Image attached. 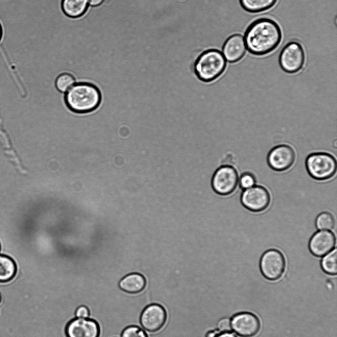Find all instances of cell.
I'll return each instance as SVG.
<instances>
[{
    "instance_id": "obj_1",
    "label": "cell",
    "mask_w": 337,
    "mask_h": 337,
    "mask_svg": "<svg viewBox=\"0 0 337 337\" xmlns=\"http://www.w3.org/2000/svg\"><path fill=\"white\" fill-rule=\"evenodd\" d=\"M282 37L279 25L268 18H260L253 21L244 33V41L248 51L256 56H262L274 50Z\"/></svg>"
},
{
    "instance_id": "obj_2",
    "label": "cell",
    "mask_w": 337,
    "mask_h": 337,
    "mask_svg": "<svg viewBox=\"0 0 337 337\" xmlns=\"http://www.w3.org/2000/svg\"><path fill=\"white\" fill-rule=\"evenodd\" d=\"M65 101L72 111L84 114L95 110L101 101V94L95 85L80 83L73 85L66 93Z\"/></svg>"
},
{
    "instance_id": "obj_3",
    "label": "cell",
    "mask_w": 337,
    "mask_h": 337,
    "mask_svg": "<svg viewBox=\"0 0 337 337\" xmlns=\"http://www.w3.org/2000/svg\"><path fill=\"white\" fill-rule=\"evenodd\" d=\"M226 66V61L222 51L210 49L203 52L197 58L193 71L199 80L210 82L221 75Z\"/></svg>"
},
{
    "instance_id": "obj_4",
    "label": "cell",
    "mask_w": 337,
    "mask_h": 337,
    "mask_svg": "<svg viewBox=\"0 0 337 337\" xmlns=\"http://www.w3.org/2000/svg\"><path fill=\"white\" fill-rule=\"evenodd\" d=\"M305 166L311 177L318 180H326L335 175L337 164L336 159L330 154L316 152L307 157Z\"/></svg>"
},
{
    "instance_id": "obj_5",
    "label": "cell",
    "mask_w": 337,
    "mask_h": 337,
    "mask_svg": "<svg viewBox=\"0 0 337 337\" xmlns=\"http://www.w3.org/2000/svg\"><path fill=\"white\" fill-rule=\"evenodd\" d=\"M305 62V53L302 45L292 41L282 49L279 56L281 69L288 73H295L300 71Z\"/></svg>"
},
{
    "instance_id": "obj_6",
    "label": "cell",
    "mask_w": 337,
    "mask_h": 337,
    "mask_svg": "<svg viewBox=\"0 0 337 337\" xmlns=\"http://www.w3.org/2000/svg\"><path fill=\"white\" fill-rule=\"evenodd\" d=\"M239 180L236 169L230 165L219 167L214 172L211 184L218 194L223 196L231 194L237 186Z\"/></svg>"
},
{
    "instance_id": "obj_7",
    "label": "cell",
    "mask_w": 337,
    "mask_h": 337,
    "mask_svg": "<svg viewBox=\"0 0 337 337\" xmlns=\"http://www.w3.org/2000/svg\"><path fill=\"white\" fill-rule=\"evenodd\" d=\"M286 262L283 254L276 249H269L261 256L260 268L262 275L267 279L275 281L283 274Z\"/></svg>"
},
{
    "instance_id": "obj_8",
    "label": "cell",
    "mask_w": 337,
    "mask_h": 337,
    "mask_svg": "<svg viewBox=\"0 0 337 337\" xmlns=\"http://www.w3.org/2000/svg\"><path fill=\"white\" fill-rule=\"evenodd\" d=\"M240 201L242 205L253 212H261L267 208L270 196L267 190L262 186L255 185L242 191Z\"/></svg>"
},
{
    "instance_id": "obj_9",
    "label": "cell",
    "mask_w": 337,
    "mask_h": 337,
    "mask_svg": "<svg viewBox=\"0 0 337 337\" xmlns=\"http://www.w3.org/2000/svg\"><path fill=\"white\" fill-rule=\"evenodd\" d=\"M167 320L165 308L158 303L148 304L142 311L140 318L141 326L148 332L160 330Z\"/></svg>"
},
{
    "instance_id": "obj_10",
    "label": "cell",
    "mask_w": 337,
    "mask_h": 337,
    "mask_svg": "<svg viewBox=\"0 0 337 337\" xmlns=\"http://www.w3.org/2000/svg\"><path fill=\"white\" fill-rule=\"evenodd\" d=\"M295 152L289 145H277L269 152L267 157L268 166L273 170L283 171L290 168L295 160Z\"/></svg>"
},
{
    "instance_id": "obj_11",
    "label": "cell",
    "mask_w": 337,
    "mask_h": 337,
    "mask_svg": "<svg viewBox=\"0 0 337 337\" xmlns=\"http://www.w3.org/2000/svg\"><path fill=\"white\" fill-rule=\"evenodd\" d=\"M233 331L241 337H252L259 332L260 322L254 314L243 312L235 314L231 319Z\"/></svg>"
},
{
    "instance_id": "obj_12",
    "label": "cell",
    "mask_w": 337,
    "mask_h": 337,
    "mask_svg": "<svg viewBox=\"0 0 337 337\" xmlns=\"http://www.w3.org/2000/svg\"><path fill=\"white\" fill-rule=\"evenodd\" d=\"M336 245V237L329 230H319L311 237L309 242V249L315 256L322 257L332 250Z\"/></svg>"
},
{
    "instance_id": "obj_13",
    "label": "cell",
    "mask_w": 337,
    "mask_h": 337,
    "mask_svg": "<svg viewBox=\"0 0 337 337\" xmlns=\"http://www.w3.org/2000/svg\"><path fill=\"white\" fill-rule=\"evenodd\" d=\"M66 332L68 337H98L99 328L92 319L75 318L67 324Z\"/></svg>"
},
{
    "instance_id": "obj_14",
    "label": "cell",
    "mask_w": 337,
    "mask_h": 337,
    "mask_svg": "<svg viewBox=\"0 0 337 337\" xmlns=\"http://www.w3.org/2000/svg\"><path fill=\"white\" fill-rule=\"evenodd\" d=\"M246 51L244 39L240 34L229 36L225 41L222 49L225 58L229 63L240 61L244 56Z\"/></svg>"
},
{
    "instance_id": "obj_15",
    "label": "cell",
    "mask_w": 337,
    "mask_h": 337,
    "mask_svg": "<svg viewBox=\"0 0 337 337\" xmlns=\"http://www.w3.org/2000/svg\"><path fill=\"white\" fill-rule=\"evenodd\" d=\"M147 280L145 276L140 272L129 273L122 278L119 282L120 288L130 294H137L146 288Z\"/></svg>"
},
{
    "instance_id": "obj_16",
    "label": "cell",
    "mask_w": 337,
    "mask_h": 337,
    "mask_svg": "<svg viewBox=\"0 0 337 337\" xmlns=\"http://www.w3.org/2000/svg\"><path fill=\"white\" fill-rule=\"evenodd\" d=\"M61 8L68 17L76 18L83 15L88 7V0H62Z\"/></svg>"
},
{
    "instance_id": "obj_17",
    "label": "cell",
    "mask_w": 337,
    "mask_h": 337,
    "mask_svg": "<svg viewBox=\"0 0 337 337\" xmlns=\"http://www.w3.org/2000/svg\"><path fill=\"white\" fill-rule=\"evenodd\" d=\"M242 8L250 13H259L269 9L277 0H239Z\"/></svg>"
},
{
    "instance_id": "obj_18",
    "label": "cell",
    "mask_w": 337,
    "mask_h": 337,
    "mask_svg": "<svg viewBox=\"0 0 337 337\" xmlns=\"http://www.w3.org/2000/svg\"><path fill=\"white\" fill-rule=\"evenodd\" d=\"M16 271L14 261L9 257L0 254V282L8 281L14 276Z\"/></svg>"
},
{
    "instance_id": "obj_19",
    "label": "cell",
    "mask_w": 337,
    "mask_h": 337,
    "mask_svg": "<svg viewBox=\"0 0 337 337\" xmlns=\"http://www.w3.org/2000/svg\"><path fill=\"white\" fill-rule=\"evenodd\" d=\"M321 266L327 274L336 275L337 273V250L334 249L322 256Z\"/></svg>"
},
{
    "instance_id": "obj_20",
    "label": "cell",
    "mask_w": 337,
    "mask_h": 337,
    "mask_svg": "<svg viewBox=\"0 0 337 337\" xmlns=\"http://www.w3.org/2000/svg\"><path fill=\"white\" fill-rule=\"evenodd\" d=\"M335 221L333 215L329 212L320 213L316 217L315 225L319 230H329L334 227Z\"/></svg>"
},
{
    "instance_id": "obj_21",
    "label": "cell",
    "mask_w": 337,
    "mask_h": 337,
    "mask_svg": "<svg viewBox=\"0 0 337 337\" xmlns=\"http://www.w3.org/2000/svg\"><path fill=\"white\" fill-rule=\"evenodd\" d=\"M75 81L72 75L67 73H63L57 78L55 81L56 87L60 91L64 92L74 85Z\"/></svg>"
},
{
    "instance_id": "obj_22",
    "label": "cell",
    "mask_w": 337,
    "mask_h": 337,
    "mask_svg": "<svg viewBox=\"0 0 337 337\" xmlns=\"http://www.w3.org/2000/svg\"><path fill=\"white\" fill-rule=\"evenodd\" d=\"M121 337H148L142 327L138 325H131L126 327L122 332Z\"/></svg>"
},
{
    "instance_id": "obj_23",
    "label": "cell",
    "mask_w": 337,
    "mask_h": 337,
    "mask_svg": "<svg viewBox=\"0 0 337 337\" xmlns=\"http://www.w3.org/2000/svg\"><path fill=\"white\" fill-rule=\"evenodd\" d=\"M256 178L250 172L243 173L239 178L240 187L243 190L248 189L255 185Z\"/></svg>"
},
{
    "instance_id": "obj_24",
    "label": "cell",
    "mask_w": 337,
    "mask_h": 337,
    "mask_svg": "<svg viewBox=\"0 0 337 337\" xmlns=\"http://www.w3.org/2000/svg\"><path fill=\"white\" fill-rule=\"evenodd\" d=\"M217 328L221 333L231 332V319L226 316L222 317L218 321Z\"/></svg>"
},
{
    "instance_id": "obj_25",
    "label": "cell",
    "mask_w": 337,
    "mask_h": 337,
    "mask_svg": "<svg viewBox=\"0 0 337 337\" xmlns=\"http://www.w3.org/2000/svg\"><path fill=\"white\" fill-rule=\"evenodd\" d=\"M76 318H88L89 311L88 308L85 305H80L78 307L75 312Z\"/></svg>"
},
{
    "instance_id": "obj_26",
    "label": "cell",
    "mask_w": 337,
    "mask_h": 337,
    "mask_svg": "<svg viewBox=\"0 0 337 337\" xmlns=\"http://www.w3.org/2000/svg\"><path fill=\"white\" fill-rule=\"evenodd\" d=\"M220 333L217 328L211 329L206 333L205 337H217Z\"/></svg>"
},
{
    "instance_id": "obj_27",
    "label": "cell",
    "mask_w": 337,
    "mask_h": 337,
    "mask_svg": "<svg viewBox=\"0 0 337 337\" xmlns=\"http://www.w3.org/2000/svg\"><path fill=\"white\" fill-rule=\"evenodd\" d=\"M105 0H88L89 4L92 6H98L102 4Z\"/></svg>"
},
{
    "instance_id": "obj_28",
    "label": "cell",
    "mask_w": 337,
    "mask_h": 337,
    "mask_svg": "<svg viewBox=\"0 0 337 337\" xmlns=\"http://www.w3.org/2000/svg\"><path fill=\"white\" fill-rule=\"evenodd\" d=\"M217 337H236L235 334L229 332L221 333Z\"/></svg>"
},
{
    "instance_id": "obj_29",
    "label": "cell",
    "mask_w": 337,
    "mask_h": 337,
    "mask_svg": "<svg viewBox=\"0 0 337 337\" xmlns=\"http://www.w3.org/2000/svg\"><path fill=\"white\" fill-rule=\"evenodd\" d=\"M3 36V28L0 22V42H1Z\"/></svg>"
},
{
    "instance_id": "obj_30",
    "label": "cell",
    "mask_w": 337,
    "mask_h": 337,
    "mask_svg": "<svg viewBox=\"0 0 337 337\" xmlns=\"http://www.w3.org/2000/svg\"><path fill=\"white\" fill-rule=\"evenodd\" d=\"M0 301H1V295H0Z\"/></svg>"
}]
</instances>
